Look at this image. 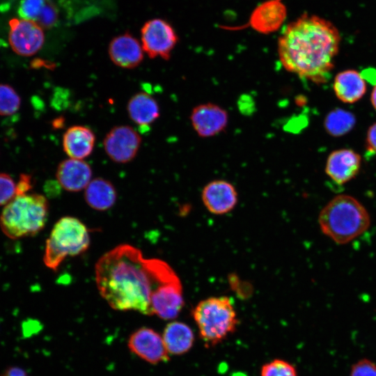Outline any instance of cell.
<instances>
[{
    "label": "cell",
    "mask_w": 376,
    "mask_h": 376,
    "mask_svg": "<svg viewBox=\"0 0 376 376\" xmlns=\"http://www.w3.org/2000/svg\"><path fill=\"white\" fill-rule=\"evenodd\" d=\"M101 296L113 309L153 315L151 299L163 285L178 277L171 267L157 258H146L130 244L104 253L95 267Z\"/></svg>",
    "instance_id": "1"
},
{
    "label": "cell",
    "mask_w": 376,
    "mask_h": 376,
    "mask_svg": "<svg viewBox=\"0 0 376 376\" xmlns=\"http://www.w3.org/2000/svg\"><path fill=\"white\" fill-rule=\"evenodd\" d=\"M340 36L329 21L304 14L290 22L278 40L283 67L316 84L330 79L340 47Z\"/></svg>",
    "instance_id": "2"
},
{
    "label": "cell",
    "mask_w": 376,
    "mask_h": 376,
    "mask_svg": "<svg viewBox=\"0 0 376 376\" xmlns=\"http://www.w3.org/2000/svg\"><path fill=\"white\" fill-rule=\"evenodd\" d=\"M370 216L355 197L338 194L321 210L318 224L322 233L337 244L344 245L363 234L370 227Z\"/></svg>",
    "instance_id": "3"
},
{
    "label": "cell",
    "mask_w": 376,
    "mask_h": 376,
    "mask_svg": "<svg viewBox=\"0 0 376 376\" xmlns=\"http://www.w3.org/2000/svg\"><path fill=\"white\" fill-rule=\"evenodd\" d=\"M48 214L49 203L43 195H17L2 210L0 227L13 240L34 236L45 227Z\"/></svg>",
    "instance_id": "4"
},
{
    "label": "cell",
    "mask_w": 376,
    "mask_h": 376,
    "mask_svg": "<svg viewBox=\"0 0 376 376\" xmlns=\"http://www.w3.org/2000/svg\"><path fill=\"white\" fill-rule=\"evenodd\" d=\"M192 315L201 338L208 347L225 340L238 324L233 303L226 296L209 297L199 301Z\"/></svg>",
    "instance_id": "5"
},
{
    "label": "cell",
    "mask_w": 376,
    "mask_h": 376,
    "mask_svg": "<svg viewBox=\"0 0 376 376\" xmlns=\"http://www.w3.org/2000/svg\"><path fill=\"white\" fill-rule=\"evenodd\" d=\"M89 244L86 225L75 217H63L54 224L46 241L43 262L48 268L56 271L67 257L85 252Z\"/></svg>",
    "instance_id": "6"
},
{
    "label": "cell",
    "mask_w": 376,
    "mask_h": 376,
    "mask_svg": "<svg viewBox=\"0 0 376 376\" xmlns=\"http://www.w3.org/2000/svg\"><path fill=\"white\" fill-rule=\"evenodd\" d=\"M141 45L150 58L160 57L169 60L178 41L172 26L166 21L155 18L147 21L141 30Z\"/></svg>",
    "instance_id": "7"
},
{
    "label": "cell",
    "mask_w": 376,
    "mask_h": 376,
    "mask_svg": "<svg viewBox=\"0 0 376 376\" xmlns=\"http://www.w3.org/2000/svg\"><path fill=\"white\" fill-rule=\"evenodd\" d=\"M141 143L139 133L129 125H118L106 134L103 145L108 157L114 162H131L138 153Z\"/></svg>",
    "instance_id": "8"
},
{
    "label": "cell",
    "mask_w": 376,
    "mask_h": 376,
    "mask_svg": "<svg viewBox=\"0 0 376 376\" xmlns=\"http://www.w3.org/2000/svg\"><path fill=\"white\" fill-rule=\"evenodd\" d=\"M9 42L13 50L23 56L37 53L45 42L42 28L36 22L13 18L9 21Z\"/></svg>",
    "instance_id": "9"
},
{
    "label": "cell",
    "mask_w": 376,
    "mask_h": 376,
    "mask_svg": "<svg viewBox=\"0 0 376 376\" xmlns=\"http://www.w3.org/2000/svg\"><path fill=\"white\" fill-rule=\"evenodd\" d=\"M130 351L152 364L169 360L163 338L155 330L141 327L132 333L128 340Z\"/></svg>",
    "instance_id": "10"
},
{
    "label": "cell",
    "mask_w": 376,
    "mask_h": 376,
    "mask_svg": "<svg viewBox=\"0 0 376 376\" xmlns=\"http://www.w3.org/2000/svg\"><path fill=\"white\" fill-rule=\"evenodd\" d=\"M190 120L197 134L207 138L214 136L226 129L228 114L220 106L207 102L195 107L191 113Z\"/></svg>",
    "instance_id": "11"
},
{
    "label": "cell",
    "mask_w": 376,
    "mask_h": 376,
    "mask_svg": "<svg viewBox=\"0 0 376 376\" xmlns=\"http://www.w3.org/2000/svg\"><path fill=\"white\" fill-rule=\"evenodd\" d=\"M361 166V157L359 153L352 149L341 148L329 155L325 173L334 182L343 185L359 174Z\"/></svg>",
    "instance_id": "12"
},
{
    "label": "cell",
    "mask_w": 376,
    "mask_h": 376,
    "mask_svg": "<svg viewBox=\"0 0 376 376\" xmlns=\"http://www.w3.org/2000/svg\"><path fill=\"white\" fill-rule=\"evenodd\" d=\"M153 315L163 320L175 318L182 309L184 299L179 277L168 282L157 290L152 297Z\"/></svg>",
    "instance_id": "13"
},
{
    "label": "cell",
    "mask_w": 376,
    "mask_h": 376,
    "mask_svg": "<svg viewBox=\"0 0 376 376\" xmlns=\"http://www.w3.org/2000/svg\"><path fill=\"white\" fill-rule=\"evenodd\" d=\"M108 52L111 61L125 69L135 68L143 60L142 45L130 33L114 37L109 45Z\"/></svg>",
    "instance_id": "14"
},
{
    "label": "cell",
    "mask_w": 376,
    "mask_h": 376,
    "mask_svg": "<svg viewBox=\"0 0 376 376\" xmlns=\"http://www.w3.org/2000/svg\"><path fill=\"white\" fill-rule=\"evenodd\" d=\"M201 198L204 205L210 212L224 214L235 207L237 193L231 183L226 180H217L205 186Z\"/></svg>",
    "instance_id": "15"
},
{
    "label": "cell",
    "mask_w": 376,
    "mask_h": 376,
    "mask_svg": "<svg viewBox=\"0 0 376 376\" xmlns=\"http://www.w3.org/2000/svg\"><path fill=\"white\" fill-rule=\"evenodd\" d=\"M56 177L65 190L77 192L86 189L91 181L92 169L83 159L69 158L58 164Z\"/></svg>",
    "instance_id": "16"
},
{
    "label": "cell",
    "mask_w": 376,
    "mask_h": 376,
    "mask_svg": "<svg viewBox=\"0 0 376 376\" xmlns=\"http://www.w3.org/2000/svg\"><path fill=\"white\" fill-rule=\"evenodd\" d=\"M333 89L339 100L344 103L353 104L361 100L366 93V81L357 70L348 69L336 75Z\"/></svg>",
    "instance_id": "17"
},
{
    "label": "cell",
    "mask_w": 376,
    "mask_h": 376,
    "mask_svg": "<svg viewBox=\"0 0 376 376\" xmlns=\"http://www.w3.org/2000/svg\"><path fill=\"white\" fill-rule=\"evenodd\" d=\"M95 136L88 127L82 125L70 127L63 136V148L70 158L83 159L93 152Z\"/></svg>",
    "instance_id": "18"
},
{
    "label": "cell",
    "mask_w": 376,
    "mask_h": 376,
    "mask_svg": "<svg viewBox=\"0 0 376 376\" xmlns=\"http://www.w3.org/2000/svg\"><path fill=\"white\" fill-rule=\"evenodd\" d=\"M127 110L131 120L139 126L149 125L159 116L157 100L144 92L137 93L129 100Z\"/></svg>",
    "instance_id": "19"
},
{
    "label": "cell",
    "mask_w": 376,
    "mask_h": 376,
    "mask_svg": "<svg viewBox=\"0 0 376 376\" xmlns=\"http://www.w3.org/2000/svg\"><path fill=\"white\" fill-rule=\"evenodd\" d=\"M162 338L169 354L174 355L187 352L194 343V334L191 329L187 324L178 321L166 325Z\"/></svg>",
    "instance_id": "20"
},
{
    "label": "cell",
    "mask_w": 376,
    "mask_h": 376,
    "mask_svg": "<svg viewBox=\"0 0 376 376\" xmlns=\"http://www.w3.org/2000/svg\"><path fill=\"white\" fill-rule=\"evenodd\" d=\"M84 198L93 209L100 211L111 208L116 203L117 193L112 183L104 178L92 180L85 189Z\"/></svg>",
    "instance_id": "21"
},
{
    "label": "cell",
    "mask_w": 376,
    "mask_h": 376,
    "mask_svg": "<svg viewBox=\"0 0 376 376\" xmlns=\"http://www.w3.org/2000/svg\"><path fill=\"white\" fill-rule=\"evenodd\" d=\"M285 15V8L281 3L271 1L257 9L251 21L252 27L263 33L277 30L282 24Z\"/></svg>",
    "instance_id": "22"
},
{
    "label": "cell",
    "mask_w": 376,
    "mask_h": 376,
    "mask_svg": "<svg viewBox=\"0 0 376 376\" xmlns=\"http://www.w3.org/2000/svg\"><path fill=\"white\" fill-rule=\"evenodd\" d=\"M354 116L345 110L336 109L327 114L324 120L326 131L333 136H340L350 132L355 125Z\"/></svg>",
    "instance_id": "23"
},
{
    "label": "cell",
    "mask_w": 376,
    "mask_h": 376,
    "mask_svg": "<svg viewBox=\"0 0 376 376\" xmlns=\"http://www.w3.org/2000/svg\"><path fill=\"white\" fill-rule=\"evenodd\" d=\"M21 100L13 88L7 84H0V115L9 116L19 108Z\"/></svg>",
    "instance_id": "24"
},
{
    "label": "cell",
    "mask_w": 376,
    "mask_h": 376,
    "mask_svg": "<svg viewBox=\"0 0 376 376\" xmlns=\"http://www.w3.org/2000/svg\"><path fill=\"white\" fill-rule=\"evenodd\" d=\"M261 376H297L293 365L282 359H274L261 368Z\"/></svg>",
    "instance_id": "25"
},
{
    "label": "cell",
    "mask_w": 376,
    "mask_h": 376,
    "mask_svg": "<svg viewBox=\"0 0 376 376\" xmlns=\"http://www.w3.org/2000/svg\"><path fill=\"white\" fill-rule=\"evenodd\" d=\"M48 0H22L19 7V14L23 19L36 22Z\"/></svg>",
    "instance_id": "26"
},
{
    "label": "cell",
    "mask_w": 376,
    "mask_h": 376,
    "mask_svg": "<svg viewBox=\"0 0 376 376\" xmlns=\"http://www.w3.org/2000/svg\"><path fill=\"white\" fill-rule=\"evenodd\" d=\"M17 185L10 175L0 173V205L8 204L16 196Z\"/></svg>",
    "instance_id": "27"
},
{
    "label": "cell",
    "mask_w": 376,
    "mask_h": 376,
    "mask_svg": "<svg viewBox=\"0 0 376 376\" xmlns=\"http://www.w3.org/2000/svg\"><path fill=\"white\" fill-rule=\"evenodd\" d=\"M58 13L54 6L48 1L36 23L42 29L52 27L56 22Z\"/></svg>",
    "instance_id": "28"
},
{
    "label": "cell",
    "mask_w": 376,
    "mask_h": 376,
    "mask_svg": "<svg viewBox=\"0 0 376 376\" xmlns=\"http://www.w3.org/2000/svg\"><path fill=\"white\" fill-rule=\"evenodd\" d=\"M350 376H376V364L368 359H362L354 363Z\"/></svg>",
    "instance_id": "29"
},
{
    "label": "cell",
    "mask_w": 376,
    "mask_h": 376,
    "mask_svg": "<svg viewBox=\"0 0 376 376\" xmlns=\"http://www.w3.org/2000/svg\"><path fill=\"white\" fill-rule=\"evenodd\" d=\"M33 187L32 179L30 175L22 174L17 184V195L27 194Z\"/></svg>",
    "instance_id": "30"
},
{
    "label": "cell",
    "mask_w": 376,
    "mask_h": 376,
    "mask_svg": "<svg viewBox=\"0 0 376 376\" xmlns=\"http://www.w3.org/2000/svg\"><path fill=\"white\" fill-rule=\"evenodd\" d=\"M366 147L372 153L376 154V123L371 125L366 134Z\"/></svg>",
    "instance_id": "31"
},
{
    "label": "cell",
    "mask_w": 376,
    "mask_h": 376,
    "mask_svg": "<svg viewBox=\"0 0 376 376\" xmlns=\"http://www.w3.org/2000/svg\"><path fill=\"white\" fill-rule=\"evenodd\" d=\"M2 376H28L26 372L18 367H10L3 373Z\"/></svg>",
    "instance_id": "32"
},
{
    "label": "cell",
    "mask_w": 376,
    "mask_h": 376,
    "mask_svg": "<svg viewBox=\"0 0 376 376\" xmlns=\"http://www.w3.org/2000/svg\"><path fill=\"white\" fill-rule=\"evenodd\" d=\"M370 102H371L372 106L376 110V84L373 87L371 92Z\"/></svg>",
    "instance_id": "33"
}]
</instances>
